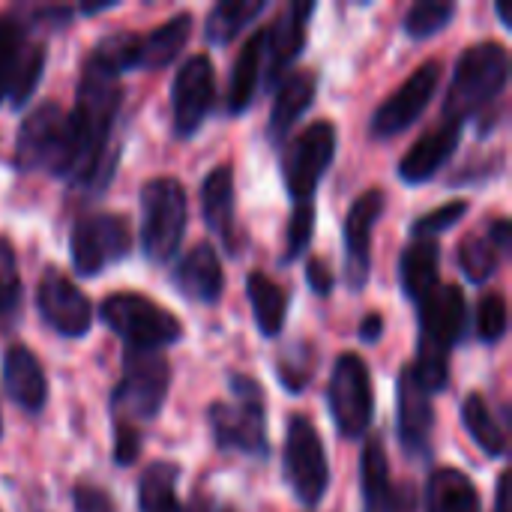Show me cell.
I'll use <instances>...</instances> for the list:
<instances>
[{"label": "cell", "instance_id": "cell-44", "mask_svg": "<svg viewBox=\"0 0 512 512\" xmlns=\"http://www.w3.org/2000/svg\"><path fill=\"white\" fill-rule=\"evenodd\" d=\"M381 333H384V318H381L378 312H369V315L363 318V324H360V339H363V342H378Z\"/></svg>", "mask_w": 512, "mask_h": 512}, {"label": "cell", "instance_id": "cell-3", "mask_svg": "<svg viewBox=\"0 0 512 512\" xmlns=\"http://www.w3.org/2000/svg\"><path fill=\"white\" fill-rule=\"evenodd\" d=\"M231 402H213L207 408V423L213 432V441L222 453H243L252 459L270 456V438H267V408H264V390L249 375H228Z\"/></svg>", "mask_w": 512, "mask_h": 512}, {"label": "cell", "instance_id": "cell-22", "mask_svg": "<svg viewBox=\"0 0 512 512\" xmlns=\"http://www.w3.org/2000/svg\"><path fill=\"white\" fill-rule=\"evenodd\" d=\"M315 93H318V72L315 69H294L276 81L270 123H267V135L273 144H285V138L297 126V120L312 108Z\"/></svg>", "mask_w": 512, "mask_h": 512}, {"label": "cell", "instance_id": "cell-21", "mask_svg": "<svg viewBox=\"0 0 512 512\" xmlns=\"http://www.w3.org/2000/svg\"><path fill=\"white\" fill-rule=\"evenodd\" d=\"M201 210L207 228L222 240L231 255H240L243 234L237 228V195H234V168L216 165L201 180Z\"/></svg>", "mask_w": 512, "mask_h": 512}, {"label": "cell", "instance_id": "cell-17", "mask_svg": "<svg viewBox=\"0 0 512 512\" xmlns=\"http://www.w3.org/2000/svg\"><path fill=\"white\" fill-rule=\"evenodd\" d=\"M420 348L450 354L468 330V300L459 285H435L420 303Z\"/></svg>", "mask_w": 512, "mask_h": 512}, {"label": "cell", "instance_id": "cell-5", "mask_svg": "<svg viewBox=\"0 0 512 512\" xmlns=\"http://www.w3.org/2000/svg\"><path fill=\"white\" fill-rule=\"evenodd\" d=\"M189 201L186 189L174 177H153L141 186V249L156 267L177 258L186 234Z\"/></svg>", "mask_w": 512, "mask_h": 512}, {"label": "cell", "instance_id": "cell-24", "mask_svg": "<svg viewBox=\"0 0 512 512\" xmlns=\"http://www.w3.org/2000/svg\"><path fill=\"white\" fill-rule=\"evenodd\" d=\"M3 387L6 396L24 414H42L48 402V378L39 357L27 345H9L3 354Z\"/></svg>", "mask_w": 512, "mask_h": 512}, {"label": "cell", "instance_id": "cell-4", "mask_svg": "<svg viewBox=\"0 0 512 512\" xmlns=\"http://www.w3.org/2000/svg\"><path fill=\"white\" fill-rule=\"evenodd\" d=\"M507 81L510 54L504 42H477L465 48L453 69V81L444 99V117L465 126L468 117L486 111L492 102L501 99Z\"/></svg>", "mask_w": 512, "mask_h": 512}, {"label": "cell", "instance_id": "cell-46", "mask_svg": "<svg viewBox=\"0 0 512 512\" xmlns=\"http://www.w3.org/2000/svg\"><path fill=\"white\" fill-rule=\"evenodd\" d=\"M192 512H237L234 507H222V504H216L210 495H195V507H192Z\"/></svg>", "mask_w": 512, "mask_h": 512}, {"label": "cell", "instance_id": "cell-19", "mask_svg": "<svg viewBox=\"0 0 512 512\" xmlns=\"http://www.w3.org/2000/svg\"><path fill=\"white\" fill-rule=\"evenodd\" d=\"M435 408L432 396L417 384L411 366L399 372V444L408 459H426L432 453Z\"/></svg>", "mask_w": 512, "mask_h": 512}, {"label": "cell", "instance_id": "cell-6", "mask_svg": "<svg viewBox=\"0 0 512 512\" xmlns=\"http://www.w3.org/2000/svg\"><path fill=\"white\" fill-rule=\"evenodd\" d=\"M33 24L21 12L0 15V105L24 108L45 72V45L33 39Z\"/></svg>", "mask_w": 512, "mask_h": 512}, {"label": "cell", "instance_id": "cell-14", "mask_svg": "<svg viewBox=\"0 0 512 512\" xmlns=\"http://www.w3.org/2000/svg\"><path fill=\"white\" fill-rule=\"evenodd\" d=\"M216 102V69L207 54H192L171 84V132L189 141L207 120Z\"/></svg>", "mask_w": 512, "mask_h": 512}, {"label": "cell", "instance_id": "cell-49", "mask_svg": "<svg viewBox=\"0 0 512 512\" xmlns=\"http://www.w3.org/2000/svg\"><path fill=\"white\" fill-rule=\"evenodd\" d=\"M0 435H3V417H0Z\"/></svg>", "mask_w": 512, "mask_h": 512}, {"label": "cell", "instance_id": "cell-7", "mask_svg": "<svg viewBox=\"0 0 512 512\" xmlns=\"http://www.w3.org/2000/svg\"><path fill=\"white\" fill-rule=\"evenodd\" d=\"M99 318L108 330H114L126 348L138 351H162L183 339V324L159 303L144 294L120 291L102 300Z\"/></svg>", "mask_w": 512, "mask_h": 512}, {"label": "cell", "instance_id": "cell-42", "mask_svg": "<svg viewBox=\"0 0 512 512\" xmlns=\"http://www.w3.org/2000/svg\"><path fill=\"white\" fill-rule=\"evenodd\" d=\"M306 279H309V285H312V291H315L318 297H330V291H333V285H336L333 270H330L327 261H321V258H312V261L306 264Z\"/></svg>", "mask_w": 512, "mask_h": 512}, {"label": "cell", "instance_id": "cell-48", "mask_svg": "<svg viewBox=\"0 0 512 512\" xmlns=\"http://www.w3.org/2000/svg\"><path fill=\"white\" fill-rule=\"evenodd\" d=\"M498 15H501V21H504V27H510V15H507V9L498 3Z\"/></svg>", "mask_w": 512, "mask_h": 512}, {"label": "cell", "instance_id": "cell-37", "mask_svg": "<svg viewBox=\"0 0 512 512\" xmlns=\"http://www.w3.org/2000/svg\"><path fill=\"white\" fill-rule=\"evenodd\" d=\"M456 15V3L447 0H420L408 9L405 15V33L411 39H432L441 33Z\"/></svg>", "mask_w": 512, "mask_h": 512}, {"label": "cell", "instance_id": "cell-27", "mask_svg": "<svg viewBox=\"0 0 512 512\" xmlns=\"http://www.w3.org/2000/svg\"><path fill=\"white\" fill-rule=\"evenodd\" d=\"M192 36V15L180 12L174 18H168L165 24H159L153 33L138 36V57H135V69H165L177 60V54L186 48Z\"/></svg>", "mask_w": 512, "mask_h": 512}, {"label": "cell", "instance_id": "cell-9", "mask_svg": "<svg viewBox=\"0 0 512 512\" xmlns=\"http://www.w3.org/2000/svg\"><path fill=\"white\" fill-rule=\"evenodd\" d=\"M132 252V228L123 213H87L72 222L69 255L81 279L120 264Z\"/></svg>", "mask_w": 512, "mask_h": 512}, {"label": "cell", "instance_id": "cell-13", "mask_svg": "<svg viewBox=\"0 0 512 512\" xmlns=\"http://www.w3.org/2000/svg\"><path fill=\"white\" fill-rule=\"evenodd\" d=\"M441 72L444 63L441 60H426L423 66H417L372 114L369 120V132L375 141H387L393 135H402L405 129H411L423 111L429 108L432 96L438 93L441 84Z\"/></svg>", "mask_w": 512, "mask_h": 512}, {"label": "cell", "instance_id": "cell-32", "mask_svg": "<svg viewBox=\"0 0 512 512\" xmlns=\"http://www.w3.org/2000/svg\"><path fill=\"white\" fill-rule=\"evenodd\" d=\"M261 12H267V0H219L204 21V36L213 45H228Z\"/></svg>", "mask_w": 512, "mask_h": 512}, {"label": "cell", "instance_id": "cell-40", "mask_svg": "<svg viewBox=\"0 0 512 512\" xmlns=\"http://www.w3.org/2000/svg\"><path fill=\"white\" fill-rule=\"evenodd\" d=\"M465 213H468V201L465 198H456V201H450V204H444V207L420 216L411 225V234H414V240H432L441 231H450L453 225H459L465 219Z\"/></svg>", "mask_w": 512, "mask_h": 512}, {"label": "cell", "instance_id": "cell-1", "mask_svg": "<svg viewBox=\"0 0 512 512\" xmlns=\"http://www.w3.org/2000/svg\"><path fill=\"white\" fill-rule=\"evenodd\" d=\"M120 114L123 84L117 75L84 60L75 108L69 114V168L66 183L87 198L102 195L111 186L120 159Z\"/></svg>", "mask_w": 512, "mask_h": 512}, {"label": "cell", "instance_id": "cell-16", "mask_svg": "<svg viewBox=\"0 0 512 512\" xmlns=\"http://www.w3.org/2000/svg\"><path fill=\"white\" fill-rule=\"evenodd\" d=\"M384 207H387L384 189H366L345 216L342 249H345V285L351 291H363L372 276V237L378 219L384 216Z\"/></svg>", "mask_w": 512, "mask_h": 512}, {"label": "cell", "instance_id": "cell-18", "mask_svg": "<svg viewBox=\"0 0 512 512\" xmlns=\"http://www.w3.org/2000/svg\"><path fill=\"white\" fill-rule=\"evenodd\" d=\"M360 492L363 512H417L420 492L414 483H390V462L381 435H372L360 459Z\"/></svg>", "mask_w": 512, "mask_h": 512}, {"label": "cell", "instance_id": "cell-11", "mask_svg": "<svg viewBox=\"0 0 512 512\" xmlns=\"http://www.w3.org/2000/svg\"><path fill=\"white\" fill-rule=\"evenodd\" d=\"M339 132L330 120H315L297 138L285 141L282 150V180L294 204H312L318 183L336 156Z\"/></svg>", "mask_w": 512, "mask_h": 512}, {"label": "cell", "instance_id": "cell-45", "mask_svg": "<svg viewBox=\"0 0 512 512\" xmlns=\"http://www.w3.org/2000/svg\"><path fill=\"white\" fill-rule=\"evenodd\" d=\"M510 483L512 474L510 471H504V474L498 477V489H495V512H510Z\"/></svg>", "mask_w": 512, "mask_h": 512}, {"label": "cell", "instance_id": "cell-34", "mask_svg": "<svg viewBox=\"0 0 512 512\" xmlns=\"http://www.w3.org/2000/svg\"><path fill=\"white\" fill-rule=\"evenodd\" d=\"M456 258H459V270L471 285H486L498 273L507 255L498 249V243L489 234H471L468 240H462Z\"/></svg>", "mask_w": 512, "mask_h": 512}, {"label": "cell", "instance_id": "cell-8", "mask_svg": "<svg viewBox=\"0 0 512 512\" xmlns=\"http://www.w3.org/2000/svg\"><path fill=\"white\" fill-rule=\"evenodd\" d=\"M15 168L18 171H48L51 177H66L69 168V114L57 102H42L21 120L15 138Z\"/></svg>", "mask_w": 512, "mask_h": 512}, {"label": "cell", "instance_id": "cell-39", "mask_svg": "<svg viewBox=\"0 0 512 512\" xmlns=\"http://www.w3.org/2000/svg\"><path fill=\"white\" fill-rule=\"evenodd\" d=\"M312 234H315V207L312 204H294V213H291V222H288L282 264H294L309 249Z\"/></svg>", "mask_w": 512, "mask_h": 512}, {"label": "cell", "instance_id": "cell-25", "mask_svg": "<svg viewBox=\"0 0 512 512\" xmlns=\"http://www.w3.org/2000/svg\"><path fill=\"white\" fill-rule=\"evenodd\" d=\"M459 141H462V123H441L435 129H429L423 138H417V144L402 156L399 162V177L411 186L417 183H426L432 180L450 159L453 153L459 150Z\"/></svg>", "mask_w": 512, "mask_h": 512}, {"label": "cell", "instance_id": "cell-30", "mask_svg": "<svg viewBox=\"0 0 512 512\" xmlns=\"http://www.w3.org/2000/svg\"><path fill=\"white\" fill-rule=\"evenodd\" d=\"M438 264H441V246L435 240H411L399 264V282L408 300L420 303L438 285Z\"/></svg>", "mask_w": 512, "mask_h": 512}, {"label": "cell", "instance_id": "cell-41", "mask_svg": "<svg viewBox=\"0 0 512 512\" xmlns=\"http://www.w3.org/2000/svg\"><path fill=\"white\" fill-rule=\"evenodd\" d=\"M72 504H75V512H117L114 498L93 483H78L72 489Z\"/></svg>", "mask_w": 512, "mask_h": 512}, {"label": "cell", "instance_id": "cell-20", "mask_svg": "<svg viewBox=\"0 0 512 512\" xmlns=\"http://www.w3.org/2000/svg\"><path fill=\"white\" fill-rule=\"evenodd\" d=\"M318 3L315 0H294L288 3L273 27L267 30V54H270V63H267V84L273 87L288 69L291 63L303 54L306 48V33H309V21L315 15Z\"/></svg>", "mask_w": 512, "mask_h": 512}, {"label": "cell", "instance_id": "cell-15", "mask_svg": "<svg viewBox=\"0 0 512 512\" xmlns=\"http://www.w3.org/2000/svg\"><path fill=\"white\" fill-rule=\"evenodd\" d=\"M36 309L42 321L63 339H81L93 327V306L87 294L57 267H48L36 288Z\"/></svg>", "mask_w": 512, "mask_h": 512}, {"label": "cell", "instance_id": "cell-31", "mask_svg": "<svg viewBox=\"0 0 512 512\" xmlns=\"http://www.w3.org/2000/svg\"><path fill=\"white\" fill-rule=\"evenodd\" d=\"M177 483L180 468L174 462H153L138 480V512H183Z\"/></svg>", "mask_w": 512, "mask_h": 512}, {"label": "cell", "instance_id": "cell-10", "mask_svg": "<svg viewBox=\"0 0 512 512\" xmlns=\"http://www.w3.org/2000/svg\"><path fill=\"white\" fill-rule=\"evenodd\" d=\"M282 465H285V480L294 498L303 507L315 510L330 489V462H327V450L315 423L303 414L288 417Z\"/></svg>", "mask_w": 512, "mask_h": 512}, {"label": "cell", "instance_id": "cell-33", "mask_svg": "<svg viewBox=\"0 0 512 512\" xmlns=\"http://www.w3.org/2000/svg\"><path fill=\"white\" fill-rule=\"evenodd\" d=\"M462 423L471 432L474 444L489 456V459H504L507 456V432L498 426L489 402L483 393H468L462 402Z\"/></svg>", "mask_w": 512, "mask_h": 512}, {"label": "cell", "instance_id": "cell-2", "mask_svg": "<svg viewBox=\"0 0 512 512\" xmlns=\"http://www.w3.org/2000/svg\"><path fill=\"white\" fill-rule=\"evenodd\" d=\"M171 390V363L162 351H123V375L111 393L114 462L129 468L144 450V429L159 417Z\"/></svg>", "mask_w": 512, "mask_h": 512}, {"label": "cell", "instance_id": "cell-26", "mask_svg": "<svg viewBox=\"0 0 512 512\" xmlns=\"http://www.w3.org/2000/svg\"><path fill=\"white\" fill-rule=\"evenodd\" d=\"M264 60H267V30H255L249 36V42L240 48L234 69H231V81H228V93H225L228 117L249 111V105L255 102L261 78H264V72H261Z\"/></svg>", "mask_w": 512, "mask_h": 512}, {"label": "cell", "instance_id": "cell-23", "mask_svg": "<svg viewBox=\"0 0 512 512\" xmlns=\"http://www.w3.org/2000/svg\"><path fill=\"white\" fill-rule=\"evenodd\" d=\"M171 282L177 285V291L186 297V300H195V303H219L222 294H225V270H222V261H219V252L210 246V243H198L192 246L174 267L171 273Z\"/></svg>", "mask_w": 512, "mask_h": 512}, {"label": "cell", "instance_id": "cell-36", "mask_svg": "<svg viewBox=\"0 0 512 512\" xmlns=\"http://www.w3.org/2000/svg\"><path fill=\"white\" fill-rule=\"evenodd\" d=\"M21 270L9 237H0V324H15L21 309Z\"/></svg>", "mask_w": 512, "mask_h": 512}, {"label": "cell", "instance_id": "cell-47", "mask_svg": "<svg viewBox=\"0 0 512 512\" xmlns=\"http://www.w3.org/2000/svg\"><path fill=\"white\" fill-rule=\"evenodd\" d=\"M117 6V0H102V3H78L75 6V12H81V15H99V12H108V9H114Z\"/></svg>", "mask_w": 512, "mask_h": 512}, {"label": "cell", "instance_id": "cell-35", "mask_svg": "<svg viewBox=\"0 0 512 512\" xmlns=\"http://www.w3.org/2000/svg\"><path fill=\"white\" fill-rule=\"evenodd\" d=\"M318 369V354L312 342H294L276 360V375L288 393H303Z\"/></svg>", "mask_w": 512, "mask_h": 512}, {"label": "cell", "instance_id": "cell-38", "mask_svg": "<svg viewBox=\"0 0 512 512\" xmlns=\"http://www.w3.org/2000/svg\"><path fill=\"white\" fill-rule=\"evenodd\" d=\"M510 327V312H507V297L498 291H489L477 303V339L483 345H498L507 336Z\"/></svg>", "mask_w": 512, "mask_h": 512}, {"label": "cell", "instance_id": "cell-12", "mask_svg": "<svg viewBox=\"0 0 512 512\" xmlns=\"http://www.w3.org/2000/svg\"><path fill=\"white\" fill-rule=\"evenodd\" d=\"M330 417L336 432L348 441H360L375 417V390L369 366L360 354H342L333 366V378L327 387Z\"/></svg>", "mask_w": 512, "mask_h": 512}, {"label": "cell", "instance_id": "cell-29", "mask_svg": "<svg viewBox=\"0 0 512 512\" xmlns=\"http://www.w3.org/2000/svg\"><path fill=\"white\" fill-rule=\"evenodd\" d=\"M246 297L252 303V312H255V324L261 330L264 339H276L288 321V291L282 285H276L267 273L255 270L246 276Z\"/></svg>", "mask_w": 512, "mask_h": 512}, {"label": "cell", "instance_id": "cell-43", "mask_svg": "<svg viewBox=\"0 0 512 512\" xmlns=\"http://www.w3.org/2000/svg\"><path fill=\"white\" fill-rule=\"evenodd\" d=\"M495 243H498V249L504 252V255H510L512 249V225L510 219H495L492 225H489V231H486Z\"/></svg>", "mask_w": 512, "mask_h": 512}, {"label": "cell", "instance_id": "cell-28", "mask_svg": "<svg viewBox=\"0 0 512 512\" xmlns=\"http://www.w3.org/2000/svg\"><path fill=\"white\" fill-rule=\"evenodd\" d=\"M426 512H483V501L468 474L438 468L426 486Z\"/></svg>", "mask_w": 512, "mask_h": 512}]
</instances>
